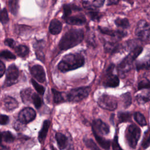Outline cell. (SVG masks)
I'll list each match as a JSON object with an SVG mask.
<instances>
[{"mask_svg": "<svg viewBox=\"0 0 150 150\" xmlns=\"http://www.w3.org/2000/svg\"><path fill=\"white\" fill-rule=\"evenodd\" d=\"M19 77V70L15 64L9 66L6 70V79L3 86L9 87L17 83Z\"/></svg>", "mask_w": 150, "mask_h": 150, "instance_id": "30bf717a", "label": "cell"}, {"mask_svg": "<svg viewBox=\"0 0 150 150\" xmlns=\"http://www.w3.org/2000/svg\"><path fill=\"white\" fill-rule=\"evenodd\" d=\"M9 21V17L7 11L5 8L0 11V22L2 24H6Z\"/></svg>", "mask_w": 150, "mask_h": 150, "instance_id": "f35d334b", "label": "cell"}, {"mask_svg": "<svg viewBox=\"0 0 150 150\" xmlns=\"http://www.w3.org/2000/svg\"><path fill=\"white\" fill-rule=\"evenodd\" d=\"M2 139L4 140L5 142L7 143H11L15 139L13 135L10 131H4L2 133Z\"/></svg>", "mask_w": 150, "mask_h": 150, "instance_id": "d590c367", "label": "cell"}, {"mask_svg": "<svg viewBox=\"0 0 150 150\" xmlns=\"http://www.w3.org/2000/svg\"><path fill=\"white\" fill-rule=\"evenodd\" d=\"M135 99L139 104H144L150 101V91L138 94L135 96Z\"/></svg>", "mask_w": 150, "mask_h": 150, "instance_id": "cb8c5ba5", "label": "cell"}, {"mask_svg": "<svg viewBox=\"0 0 150 150\" xmlns=\"http://www.w3.org/2000/svg\"><path fill=\"white\" fill-rule=\"evenodd\" d=\"M63 8V18L64 19L67 17L69 16L71 14L72 10L73 11H81V8L74 5V4H64Z\"/></svg>", "mask_w": 150, "mask_h": 150, "instance_id": "603a6c76", "label": "cell"}, {"mask_svg": "<svg viewBox=\"0 0 150 150\" xmlns=\"http://www.w3.org/2000/svg\"><path fill=\"white\" fill-rule=\"evenodd\" d=\"M42 150H46V149H42Z\"/></svg>", "mask_w": 150, "mask_h": 150, "instance_id": "816d5d0a", "label": "cell"}, {"mask_svg": "<svg viewBox=\"0 0 150 150\" xmlns=\"http://www.w3.org/2000/svg\"><path fill=\"white\" fill-rule=\"evenodd\" d=\"M9 122V117L4 114H0V124L5 125Z\"/></svg>", "mask_w": 150, "mask_h": 150, "instance_id": "7bdbcfd3", "label": "cell"}, {"mask_svg": "<svg viewBox=\"0 0 150 150\" xmlns=\"http://www.w3.org/2000/svg\"><path fill=\"white\" fill-rule=\"evenodd\" d=\"M134 117L136 122L140 125L141 126H145L146 125V121L145 117L142 114L139 112H136L134 114Z\"/></svg>", "mask_w": 150, "mask_h": 150, "instance_id": "f546056e", "label": "cell"}, {"mask_svg": "<svg viewBox=\"0 0 150 150\" xmlns=\"http://www.w3.org/2000/svg\"><path fill=\"white\" fill-rule=\"evenodd\" d=\"M104 1L105 0H93V5L96 8H100L103 5Z\"/></svg>", "mask_w": 150, "mask_h": 150, "instance_id": "ee69618b", "label": "cell"}, {"mask_svg": "<svg viewBox=\"0 0 150 150\" xmlns=\"http://www.w3.org/2000/svg\"><path fill=\"white\" fill-rule=\"evenodd\" d=\"M0 57L4 58L5 59H15L16 56L8 50H2L0 53Z\"/></svg>", "mask_w": 150, "mask_h": 150, "instance_id": "ab89813d", "label": "cell"}, {"mask_svg": "<svg viewBox=\"0 0 150 150\" xmlns=\"http://www.w3.org/2000/svg\"><path fill=\"white\" fill-rule=\"evenodd\" d=\"M2 140V134L1 132H0V145H1Z\"/></svg>", "mask_w": 150, "mask_h": 150, "instance_id": "681fc988", "label": "cell"}, {"mask_svg": "<svg viewBox=\"0 0 150 150\" xmlns=\"http://www.w3.org/2000/svg\"><path fill=\"white\" fill-rule=\"evenodd\" d=\"M62 29V23L57 19H53L49 25V31L53 35L59 34Z\"/></svg>", "mask_w": 150, "mask_h": 150, "instance_id": "ac0fdd59", "label": "cell"}, {"mask_svg": "<svg viewBox=\"0 0 150 150\" xmlns=\"http://www.w3.org/2000/svg\"><path fill=\"white\" fill-rule=\"evenodd\" d=\"M94 137L98 143V144L104 149L106 150H108L110 147L111 141L109 139H107L103 137H100L98 135H94Z\"/></svg>", "mask_w": 150, "mask_h": 150, "instance_id": "d4e9b609", "label": "cell"}, {"mask_svg": "<svg viewBox=\"0 0 150 150\" xmlns=\"http://www.w3.org/2000/svg\"><path fill=\"white\" fill-rule=\"evenodd\" d=\"M115 67L114 64H111L107 69L103 84L105 87L115 88L119 86L120 79L118 77L113 73Z\"/></svg>", "mask_w": 150, "mask_h": 150, "instance_id": "8992f818", "label": "cell"}, {"mask_svg": "<svg viewBox=\"0 0 150 150\" xmlns=\"http://www.w3.org/2000/svg\"><path fill=\"white\" fill-rule=\"evenodd\" d=\"M15 52L19 56L24 57L28 56L29 52V50L26 46L19 45L15 47Z\"/></svg>", "mask_w": 150, "mask_h": 150, "instance_id": "4316f807", "label": "cell"}, {"mask_svg": "<svg viewBox=\"0 0 150 150\" xmlns=\"http://www.w3.org/2000/svg\"><path fill=\"white\" fill-rule=\"evenodd\" d=\"M141 136L140 128L135 124L129 125L125 131V138L128 146L135 149Z\"/></svg>", "mask_w": 150, "mask_h": 150, "instance_id": "277c9868", "label": "cell"}, {"mask_svg": "<svg viewBox=\"0 0 150 150\" xmlns=\"http://www.w3.org/2000/svg\"><path fill=\"white\" fill-rule=\"evenodd\" d=\"M5 71V66L2 62L0 60V77H1Z\"/></svg>", "mask_w": 150, "mask_h": 150, "instance_id": "bcb514c9", "label": "cell"}, {"mask_svg": "<svg viewBox=\"0 0 150 150\" xmlns=\"http://www.w3.org/2000/svg\"><path fill=\"white\" fill-rule=\"evenodd\" d=\"M142 50L143 49L141 46H137L134 47L129 52V53L120 63L117 68L119 74L121 77H124L126 73L130 70L131 65L136 58L141 53Z\"/></svg>", "mask_w": 150, "mask_h": 150, "instance_id": "3957f363", "label": "cell"}, {"mask_svg": "<svg viewBox=\"0 0 150 150\" xmlns=\"http://www.w3.org/2000/svg\"><path fill=\"white\" fill-rule=\"evenodd\" d=\"M98 28L101 33L107 35H108V36H112V37H116L119 39L122 38L127 35V32H124L123 30H112L111 29L107 28L101 27V26H98Z\"/></svg>", "mask_w": 150, "mask_h": 150, "instance_id": "5bb4252c", "label": "cell"}, {"mask_svg": "<svg viewBox=\"0 0 150 150\" xmlns=\"http://www.w3.org/2000/svg\"><path fill=\"white\" fill-rule=\"evenodd\" d=\"M150 88V80L146 78L141 80L138 84V90Z\"/></svg>", "mask_w": 150, "mask_h": 150, "instance_id": "e575fe53", "label": "cell"}, {"mask_svg": "<svg viewBox=\"0 0 150 150\" xmlns=\"http://www.w3.org/2000/svg\"><path fill=\"white\" fill-rule=\"evenodd\" d=\"M52 94L53 96V100L55 103L57 104V103H60V102L63 101L64 98H63V96L61 92L58 91L57 90H56L54 88L52 89Z\"/></svg>", "mask_w": 150, "mask_h": 150, "instance_id": "1f68e13d", "label": "cell"}, {"mask_svg": "<svg viewBox=\"0 0 150 150\" xmlns=\"http://www.w3.org/2000/svg\"><path fill=\"white\" fill-rule=\"evenodd\" d=\"M84 38L82 29H71L67 31L61 38L59 47L61 50H67L80 43Z\"/></svg>", "mask_w": 150, "mask_h": 150, "instance_id": "6da1fadb", "label": "cell"}, {"mask_svg": "<svg viewBox=\"0 0 150 150\" xmlns=\"http://www.w3.org/2000/svg\"><path fill=\"white\" fill-rule=\"evenodd\" d=\"M92 130L94 135L103 137L110 132V127L100 119L94 120L92 123Z\"/></svg>", "mask_w": 150, "mask_h": 150, "instance_id": "9c48e42d", "label": "cell"}, {"mask_svg": "<svg viewBox=\"0 0 150 150\" xmlns=\"http://www.w3.org/2000/svg\"><path fill=\"white\" fill-rule=\"evenodd\" d=\"M33 93L30 88L23 89L21 91V97L24 103H29L32 99Z\"/></svg>", "mask_w": 150, "mask_h": 150, "instance_id": "7402d4cb", "label": "cell"}, {"mask_svg": "<svg viewBox=\"0 0 150 150\" xmlns=\"http://www.w3.org/2000/svg\"><path fill=\"white\" fill-rule=\"evenodd\" d=\"M0 150H10V148L8 146L0 145Z\"/></svg>", "mask_w": 150, "mask_h": 150, "instance_id": "c3c4849f", "label": "cell"}, {"mask_svg": "<svg viewBox=\"0 0 150 150\" xmlns=\"http://www.w3.org/2000/svg\"><path fill=\"white\" fill-rule=\"evenodd\" d=\"M97 103L103 109L108 111H114L117 107L116 98L111 95L103 94L98 98Z\"/></svg>", "mask_w": 150, "mask_h": 150, "instance_id": "52a82bcc", "label": "cell"}, {"mask_svg": "<svg viewBox=\"0 0 150 150\" xmlns=\"http://www.w3.org/2000/svg\"><path fill=\"white\" fill-rule=\"evenodd\" d=\"M36 117L35 111L30 107H27L21 110L18 115V119L20 122L26 124L33 121Z\"/></svg>", "mask_w": 150, "mask_h": 150, "instance_id": "8fae6325", "label": "cell"}, {"mask_svg": "<svg viewBox=\"0 0 150 150\" xmlns=\"http://www.w3.org/2000/svg\"><path fill=\"white\" fill-rule=\"evenodd\" d=\"M84 142L86 146L91 150H101L94 141L90 138H84Z\"/></svg>", "mask_w": 150, "mask_h": 150, "instance_id": "836d02e7", "label": "cell"}, {"mask_svg": "<svg viewBox=\"0 0 150 150\" xmlns=\"http://www.w3.org/2000/svg\"><path fill=\"white\" fill-rule=\"evenodd\" d=\"M66 23L70 25H81L86 23V19L83 15L68 16L64 19Z\"/></svg>", "mask_w": 150, "mask_h": 150, "instance_id": "e0dca14e", "label": "cell"}, {"mask_svg": "<svg viewBox=\"0 0 150 150\" xmlns=\"http://www.w3.org/2000/svg\"><path fill=\"white\" fill-rule=\"evenodd\" d=\"M31 82H32L33 86L34 87L35 90L38 91V93L41 95H43L45 93V88L42 86H41L40 84L38 83L33 79H31Z\"/></svg>", "mask_w": 150, "mask_h": 150, "instance_id": "60d3db41", "label": "cell"}, {"mask_svg": "<svg viewBox=\"0 0 150 150\" xmlns=\"http://www.w3.org/2000/svg\"><path fill=\"white\" fill-rule=\"evenodd\" d=\"M115 24L118 28L127 29L129 26V22L127 18H117L114 21Z\"/></svg>", "mask_w": 150, "mask_h": 150, "instance_id": "83f0119b", "label": "cell"}, {"mask_svg": "<svg viewBox=\"0 0 150 150\" xmlns=\"http://www.w3.org/2000/svg\"><path fill=\"white\" fill-rule=\"evenodd\" d=\"M111 145H112V150H123L119 143H118V136L117 135H115L114 137V139L112 141V144H111Z\"/></svg>", "mask_w": 150, "mask_h": 150, "instance_id": "b9f144b4", "label": "cell"}, {"mask_svg": "<svg viewBox=\"0 0 150 150\" xmlns=\"http://www.w3.org/2000/svg\"><path fill=\"white\" fill-rule=\"evenodd\" d=\"M104 49L105 52H109L111 53H114L118 52L120 49V45L115 42H106L104 43Z\"/></svg>", "mask_w": 150, "mask_h": 150, "instance_id": "44dd1931", "label": "cell"}, {"mask_svg": "<svg viewBox=\"0 0 150 150\" xmlns=\"http://www.w3.org/2000/svg\"><path fill=\"white\" fill-rule=\"evenodd\" d=\"M50 122L49 120H45L43 123L42 127L40 131H39V135H38V139L40 143H43L46 137L48 129L50 127Z\"/></svg>", "mask_w": 150, "mask_h": 150, "instance_id": "d6986e66", "label": "cell"}, {"mask_svg": "<svg viewBox=\"0 0 150 150\" xmlns=\"http://www.w3.org/2000/svg\"><path fill=\"white\" fill-rule=\"evenodd\" d=\"M120 0H108L107 5H116L117 4Z\"/></svg>", "mask_w": 150, "mask_h": 150, "instance_id": "7dc6e473", "label": "cell"}, {"mask_svg": "<svg viewBox=\"0 0 150 150\" xmlns=\"http://www.w3.org/2000/svg\"><path fill=\"white\" fill-rule=\"evenodd\" d=\"M83 6L87 10V14L93 21H98L101 17V14L96 9L93 5H91L87 1H83Z\"/></svg>", "mask_w": 150, "mask_h": 150, "instance_id": "4fadbf2b", "label": "cell"}, {"mask_svg": "<svg viewBox=\"0 0 150 150\" xmlns=\"http://www.w3.org/2000/svg\"><path fill=\"white\" fill-rule=\"evenodd\" d=\"M55 137L59 149L61 150L64 149L68 145L67 138L64 134L60 132H57Z\"/></svg>", "mask_w": 150, "mask_h": 150, "instance_id": "ffe728a7", "label": "cell"}, {"mask_svg": "<svg viewBox=\"0 0 150 150\" xmlns=\"http://www.w3.org/2000/svg\"><path fill=\"white\" fill-rule=\"evenodd\" d=\"M137 70H148L150 69V52L147 53L145 56L138 60L135 63Z\"/></svg>", "mask_w": 150, "mask_h": 150, "instance_id": "9a60e30c", "label": "cell"}, {"mask_svg": "<svg viewBox=\"0 0 150 150\" xmlns=\"http://www.w3.org/2000/svg\"><path fill=\"white\" fill-rule=\"evenodd\" d=\"M135 33L141 41H146L150 37V24L145 20H140L137 25Z\"/></svg>", "mask_w": 150, "mask_h": 150, "instance_id": "ba28073f", "label": "cell"}, {"mask_svg": "<svg viewBox=\"0 0 150 150\" xmlns=\"http://www.w3.org/2000/svg\"><path fill=\"white\" fill-rule=\"evenodd\" d=\"M32 76L39 82L43 83L46 80V74L43 67L40 65H34L30 68Z\"/></svg>", "mask_w": 150, "mask_h": 150, "instance_id": "7c38bea8", "label": "cell"}, {"mask_svg": "<svg viewBox=\"0 0 150 150\" xmlns=\"http://www.w3.org/2000/svg\"><path fill=\"white\" fill-rule=\"evenodd\" d=\"M32 101L35 107L38 109L39 108L42 106V100L40 98V97L39 96V95L36 93H33V96H32Z\"/></svg>", "mask_w": 150, "mask_h": 150, "instance_id": "74e56055", "label": "cell"}, {"mask_svg": "<svg viewBox=\"0 0 150 150\" xmlns=\"http://www.w3.org/2000/svg\"><path fill=\"white\" fill-rule=\"evenodd\" d=\"M84 58L80 53H69L65 55L58 64V69L62 72L73 70L83 66Z\"/></svg>", "mask_w": 150, "mask_h": 150, "instance_id": "7a4b0ae2", "label": "cell"}, {"mask_svg": "<svg viewBox=\"0 0 150 150\" xmlns=\"http://www.w3.org/2000/svg\"><path fill=\"white\" fill-rule=\"evenodd\" d=\"M117 116L120 123L129 122L131 120V114L129 112H119Z\"/></svg>", "mask_w": 150, "mask_h": 150, "instance_id": "f1b7e54d", "label": "cell"}, {"mask_svg": "<svg viewBox=\"0 0 150 150\" xmlns=\"http://www.w3.org/2000/svg\"><path fill=\"white\" fill-rule=\"evenodd\" d=\"M50 147H51V149H52V150H57V149H56L54 147H53L52 145H51Z\"/></svg>", "mask_w": 150, "mask_h": 150, "instance_id": "f907efd6", "label": "cell"}, {"mask_svg": "<svg viewBox=\"0 0 150 150\" xmlns=\"http://www.w3.org/2000/svg\"><path fill=\"white\" fill-rule=\"evenodd\" d=\"M4 108L6 111H13L18 107V101L13 97L7 96L4 99Z\"/></svg>", "mask_w": 150, "mask_h": 150, "instance_id": "2e32d148", "label": "cell"}, {"mask_svg": "<svg viewBox=\"0 0 150 150\" xmlns=\"http://www.w3.org/2000/svg\"><path fill=\"white\" fill-rule=\"evenodd\" d=\"M19 0H9V8L10 12L13 15H16L18 10Z\"/></svg>", "mask_w": 150, "mask_h": 150, "instance_id": "4dcf8cb0", "label": "cell"}, {"mask_svg": "<svg viewBox=\"0 0 150 150\" xmlns=\"http://www.w3.org/2000/svg\"><path fill=\"white\" fill-rule=\"evenodd\" d=\"M141 145L144 149L147 148L150 145V131L145 132Z\"/></svg>", "mask_w": 150, "mask_h": 150, "instance_id": "8d00e7d4", "label": "cell"}, {"mask_svg": "<svg viewBox=\"0 0 150 150\" xmlns=\"http://www.w3.org/2000/svg\"><path fill=\"white\" fill-rule=\"evenodd\" d=\"M91 88L88 86L81 87L71 90L67 94L69 101L78 102L86 98L89 94Z\"/></svg>", "mask_w": 150, "mask_h": 150, "instance_id": "5b68a950", "label": "cell"}, {"mask_svg": "<svg viewBox=\"0 0 150 150\" xmlns=\"http://www.w3.org/2000/svg\"><path fill=\"white\" fill-rule=\"evenodd\" d=\"M34 47L36 50V56L37 57L40 59L41 60H43V58H44V56H43V52H42V45H41V42L40 41L36 42L35 43V45H34Z\"/></svg>", "mask_w": 150, "mask_h": 150, "instance_id": "d6a6232c", "label": "cell"}, {"mask_svg": "<svg viewBox=\"0 0 150 150\" xmlns=\"http://www.w3.org/2000/svg\"><path fill=\"white\" fill-rule=\"evenodd\" d=\"M4 43L6 46H8L10 47H12V48L14 47L15 44V41L12 39H5Z\"/></svg>", "mask_w": 150, "mask_h": 150, "instance_id": "f6af8a7d", "label": "cell"}, {"mask_svg": "<svg viewBox=\"0 0 150 150\" xmlns=\"http://www.w3.org/2000/svg\"><path fill=\"white\" fill-rule=\"evenodd\" d=\"M121 100L122 103V105L124 108H127L130 106L132 103V98L130 93H125L120 96Z\"/></svg>", "mask_w": 150, "mask_h": 150, "instance_id": "484cf974", "label": "cell"}]
</instances>
